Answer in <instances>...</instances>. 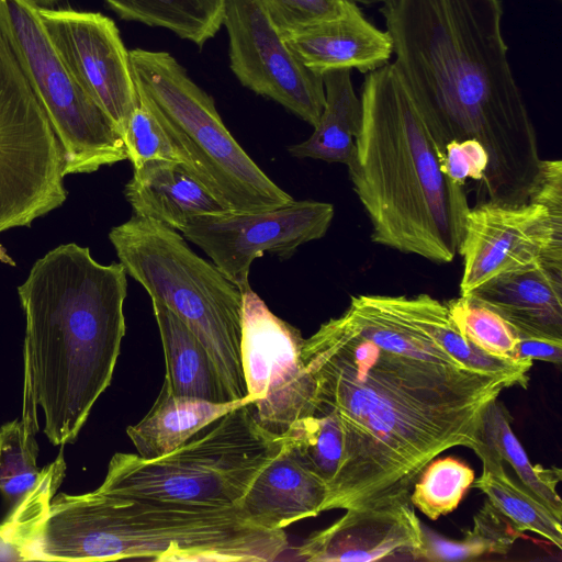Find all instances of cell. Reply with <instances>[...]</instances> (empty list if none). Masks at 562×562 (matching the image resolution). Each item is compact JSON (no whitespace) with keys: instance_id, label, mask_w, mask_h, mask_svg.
<instances>
[{"instance_id":"18","label":"cell","mask_w":562,"mask_h":562,"mask_svg":"<svg viewBox=\"0 0 562 562\" xmlns=\"http://www.w3.org/2000/svg\"><path fill=\"white\" fill-rule=\"evenodd\" d=\"M469 296L496 312L516 334L562 339V262L542 261L501 276Z\"/></svg>"},{"instance_id":"23","label":"cell","mask_w":562,"mask_h":562,"mask_svg":"<svg viewBox=\"0 0 562 562\" xmlns=\"http://www.w3.org/2000/svg\"><path fill=\"white\" fill-rule=\"evenodd\" d=\"M325 105L312 135L304 142L288 147L295 158H312L338 162L347 167L352 162L356 138L362 119L361 100L357 95L351 70L340 69L323 75Z\"/></svg>"},{"instance_id":"15","label":"cell","mask_w":562,"mask_h":562,"mask_svg":"<svg viewBox=\"0 0 562 562\" xmlns=\"http://www.w3.org/2000/svg\"><path fill=\"white\" fill-rule=\"evenodd\" d=\"M37 13L75 81L123 136L137 89L130 53L115 23L94 12L43 9Z\"/></svg>"},{"instance_id":"35","label":"cell","mask_w":562,"mask_h":562,"mask_svg":"<svg viewBox=\"0 0 562 562\" xmlns=\"http://www.w3.org/2000/svg\"><path fill=\"white\" fill-rule=\"evenodd\" d=\"M283 35L339 14L346 0H260Z\"/></svg>"},{"instance_id":"7","label":"cell","mask_w":562,"mask_h":562,"mask_svg":"<svg viewBox=\"0 0 562 562\" xmlns=\"http://www.w3.org/2000/svg\"><path fill=\"white\" fill-rule=\"evenodd\" d=\"M250 402L220 416L158 458L115 453L100 487L183 504L238 506L282 446V436L258 422Z\"/></svg>"},{"instance_id":"30","label":"cell","mask_w":562,"mask_h":562,"mask_svg":"<svg viewBox=\"0 0 562 562\" xmlns=\"http://www.w3.org/2000/svg\"><path fill=\"white\" fill-rule=\"evenodd\" d=\"M303 464L329 490L344 457V438L338 415L324 411L300 418L281 434Z\"/></svg>"},{"instance_id":"5","label":"cell","mask_w":562,"mask_h":562,"mask_svg":"<svg viewBox=\"0 0 562 562\" xmlns=\"http://www.w3.org/2000/svg\"><path fill=\"white\" fill-rule=\"evenodd\" d=\"M362 119L347 167L372 240L436 263L459 251L468 191L446 170L443 133L413 99L393 63L367 74Z\"/></svg>"},{"instance_id":"38","label":"cell","mask_w":562,"mask_h":562,"mask_svg":"<svg viewBox=\"0 0 562 562\" xmlns=\"http://www.w3.org/2000/svg\"><path fill=\"white\" fill-rule=\"evenodd\" d=\"M348 1L355 2L357 4L361 3V4L369 5V4H375V3L385 4V3L390 2L391 0H348Z\"/></svg>"},{"instance_id":"27","label":"cell","mask_w":562,"mask_h":562,"mask_svg":"<svg viewBox=\"0 0 562 562\" xmlns=\"http://www.w3.org/2000/svg\"><path fill=\"white\" fill-rule=\"evenodd\" d=\"M473 451L480 458L483 470L471 486L484 493L486 499L518 530L535 532L561 549V519L517 483L491 452L481 447Z\"/></svg>"},{"instance_id":"20","label":"cell","mask_w":562,"mask_h":562,"mask_svg":"<svg viewBox=\"0 0 562 562\" xmlns=\"http://www.w3.org/2000/svg\"><path fill=\"white\" fill-rule=\"evenodd\" d=\"M124 194L134 215L178 232L193 217L229 211L183 165L149 160L133 168Z\"/></svg>"},{"instance_id":"10","label":"cell","mask_w":562,"mask_h":562,"mask_svg":"<svg viewBox=\"0 0 562 562\" xmlns=\"http://www.w3.org/2000/svg\"><path fill=\"white\" fill-rule=\"evenodd\" d=\"M61 145L0 33V234L61 206ZM0 261H14L0 244Z\"/></svg>"},{"instance_id":"2","label":"cell","mask_w":562,"mask_h":562,"mask_svg":"<svg viewBox=\"0 0 562 562\" xmlns=\"http://www.w3.org/2000/svg\"><path fill=\"white\" fill-rule=\"evenodd\" d=\"M393 63L447 142L479 144L487 167L476 203L521 204L543 160L502 32L501 0H391L382 4Z\"/></svg>"},{"instance_id":"37","label":"cell","mask_w":562,"mask_h":562,"mask_svg":"<svg viewBox=\"0 0 562 562\" xmlns=\"http://www.w3.org/2000/svg\"><path fill=\"white\" fill-rule=\"evenodd\" d=\"M24 1L37 10L53 9L54 4L57 2V0H24Z\"/></svg>"},{"instance_id":"25","label":"cell","mask_w":562,"mask_h":562,"mask_svg":"<svg viewBox=\"0 0 562 562\" xmlns=\"http://www.w3.org/2000/svg\"><path fill=\"white\" fill-rule=\"evenodd\" d=\"M476 447L487 450L503 464L509 465L515 474L512 477L562 519V501L557 491L562 479L561 469L533 465L530 462L513 431L510 413L498 398L490 403L484 412Z\"/></svg>"},{"instance_id":"21","label":"cell","mask_w":562,"mask_h":562,"mask_svg":"<svg viewBox=\"0 0 562 562\" xmlns=\"http://www.w3.org/2000/svg\"><path fill=\"white\" fill-rule=\"evenodd\" d=\"M213 403L202 398L176 395L162 383L160 392L148 413L126 434L144 459L164 456L183 445L201 428L231 409L250 402Z\"/></svg>"},{"instance_id":"34","label":"cell","mask_w":562,"mask_h":562,"mask_svg":"<svg viewBox=\"0 0 562 562\" xmlns=\"http://www.w3.org/2000/svg\"><path fill=\"white\" fill-rule=\"evenodd\" d=\"M460 333L483 352L508 360L516 359L518 337L515 329L496 312L470 296L446 303Z\"/></svg>"},{"instance_id":"32","label":"cell","mask_w":562,"mask_h":562,"mask_svg":"<svg viewBox=\"0 0 562 562\" xmlns=\"http://www.w3.org/2000/svg\"><path fill=\"white\" fill-rule=\"evenodd\" d=\"M37 426L21 419L0 427V492L16 506L40 482Z\"/></svg>"},{"instance_id":"31","label":"cell","mask_w":562,"mask_h":562,"mask_svg":"<svg viewBox=\"0 0 562 562\" xmlns=\"http://www.w3.org/2000/svg\"><path fill=\"white\" fill-rule=\"evenodd\" d=\"M136 89V104L123 133L127 159L133 168L149 160H168L183 165L193 173L187 154L171 134L156 104L137 83Z\"/></svg>"},{"instance_id":"33","label":"cell","mask_w":562,"mask_h":562,"mask_svg":"<svg viewBox=\"0 0 562 562\" xmlns=\"http://www.w3.org/2000/svg\"><path fill=\"white\" fill-rule=\"evenodd\" d=\"M474 471L454 458L431 460L412 487L409 501L431 520L453 512L474 481Z\"/></svg>"},{"instance_id":"28","label":"cell","mask_w":562,"mask_h":562,"mask_svg":"<svg viewBox=\"0 0 562 562\" xmlns=\"http://www.w3.org/2000/svg\"><path fill=\"white\" fill-rule=\"evenodd\" d=\"M226 0H105L122 19L164 27L203 46L223 25Z\"/></svg>"},{"instance_id":"8","label":"cell","mask_w":562,"mask_h":562,"mask_svg":"<svg viewBox=\"0 0 562 562\" xmlns=\"http://www.w3.org/2000/svg\"><path fill=\"white\" fill-rule=\"evenodd\" d=\"M128 53L135 82L156 104L187 154L193 175L223 206L258 212L294 201L236 142L213 98L172 55L143 48Z\"/></svg>"},{"instance_id":"16","label":"cell","mask_w":562,"mask_h":562,"mask_svg":"<svg viewBox=\"0 0 562 562\" xmlns=\"http://www.w3.org/2000/svg\"><path fill=\"white\" fill-rule=\"evenodd\" d=\"M423 528L409 499L346 509L328 527L310 535L295 550L310 562H371L415 553Z\"/></svg>"},{"instance_id":"11","label":"cell","mask_w":562,"mask_h":562,"mask_svg":"<svg viewBox=\"0 0 562 562\" xmlns=\"http://www.w3.org/2000/svg\"><path fill=\"white\" fill-rule=\"evenodd\" d=\"M299 329L274 315L251 289L243 292L241 362L250 405L268 430L283 434L316 414L315 386Z\"/></svg>"},{"instance_id":"1","label":"cell","mask_w":562,"mask_h":562,"mask_svg":"<svg viewBox=\"0 0 562 562\" xmlns=\"http://www.w3.org/2000/svg\"><path fill=\"white\" fill-rule=\"evenodd\" d=\"M316 414L335 411L344 457L324 512L409 499L425 467L441 452L473 449L484 412L516 375L426 361L386 351L340 315L302 342Z\"/></svg>"},{"instance_id":"29","label":"cell","mask_w":562,"mask_h":562,"mask_svg":"<svg viewBox=\"0 0 562 562\" xmlns=\"http://www.w3.org/2000/svg\"><path fill=\"white\" fill-rule=\"evenodd\" d=\"M423 544L414 560L464 561L487 554H507L524 532L488 499L473 518V527L461 539H446L422 524Z\"/></svg>"},{"instance_id":"6","label":"cell","mask_w":562,"mask_h":562,"mask_svg":"<svg viewBox=\"0 0 562 562\" xmlns=\"http://www.w3.org/2000/svg\"><path fill=\"white\" fill-rule=\"evenodd\" d=\"M109 239L126 273L172 311L205 347L231 401L248 397L241 362L243 292L178 231L133 215Z\"/></svg>"},{"instance_id":"19","label":"cell","mask_w":562,"mask_h":562,"mask_svg":"<svg viewBox=\"0 0 562 562\" xmlns=\"http://www.w3.org/2000/svg\"><path fill=\"white\" fill-rule=\"evenodd\" d=\"M326 484L283 441L280 451L252 482L238 507L254 524L283 529L324 512Z\"/></svg>"},{"instance_id":"14","label":"cell","mask_w":562,"mask_h":562,"mask_svg":"<svg viewBox=\"0 0 562 562\" xmlns=\"http://www.w3.org/2000/svg\"><path fill=\"white\" fill-rule=\"evenodd\" d=\"M458 254L463 260L461 296L535 263L562 262V211L532 200L476 204L467 215Z\"/></svg>"},{"instance_id":"24","label":"cell","mask_w":562,"mask_h":562,"mask_svg":"<svg viewBox=\"0 0 562 562\" xmlns=\"http://www.w3.org/2000/svg\"><path fill=\"white\" fill-rule=\"evenodd\" d=\"M383 299L396 315L464 367L487 373L516 375L529 381L532 361L508 360L483 352L460 333L446 303L428 294L411 297L383 295Z\"/></svg>"},{"instance_id":"12","label":"cell","mask_w":562,"mask_h":562,"mask_svg":"<svg viewBox=\"0 0 562 562\" xmlns=\"http://www.w3.org/2000/svg\"><path fill=\"white\" fill-rule=\"evenodd\" d=\"M335 214L327 202L302 200L258 212L224 211L191 218L182 236L200 247L241 292L250 288L255 259L265 254L289 259L327 233Z\"/></svg>"},{"instance_id":"9","label":"cell","mask_w":562,"mask_h":562,"mask_svg":"<svg viewBox=\"0 0 562 562\" xmlns=\"http://www.w3.org/2000/svg\"><path fill=\"white\" fill-rule=\"evenodd\" d=\"M0 33L61 145L65 176L127 159L122 134L75 81L37 9L24 0H0Z\"/></svg>"},{"instance_id":"36","label":"cell","mask_w":562,"mask_h":562,"mask_svg":"<svg viewBox=\"0 0 562 562\" xmlns=\"http://www.w3.org/2000/svg\"><path fill=\"white\" fill-rule=\"evenodd\" d=\"M516 359L540 360L560 366L562 362V339L544 336L516 334Z\"/></svg>"},{"instance_id":"3","label":"cell","mask_w":562,"mask_h":562,"mask_svg":"<svg viewBox=\"0 0 562 562\" xmlns=\"http://www.w3.org/2000/svg\"><path fill=\"white\" fill-rule=\"evenodd\" d=\"M65 473L54 461L0 525V541L24 561L270 562L283 529L250 521L238 506L192 505L111 492L52 497Z\"/></svg>"},{"instance_id":"26","label":"cell","mask_w":562,"mask_h":562,"mask_svg":"<svg viewBox=\"0 0 562 562\" xmlns=\"http://www.w3.org/2000/svg\"><path fill=\"white\" fill-rule=\"evenodd\" d=\"M341 316L357 334L386 351L441 364L464 367L396 315L386 305L383 295L351 296L350 304Z\"/></svg>"},{"instance_id":"17","label":"cell","mask_w":562,"mask_h":562,"mask_svg":"<svg viewBox=\"0 0 562 562\" xmlns=\"http://www.w3.org/2000/svg\"><path fill=\"white\" fill-rule=\"evenodd\" d=\"M294 55L323 76L333 70L370 72L389 64L391 36L369 22L357 3L346 0L336 16L283 34Z\"/></svg>"},{"instance_id":"22","label":"cell","mask_w":562,"mask_h":562,"mask_svg":"<svg viewBox=\"0 0 562 562\" xmlns=\"http://www.w3.org/2000/svg\"><path fill=\"white\" fill-rule=\"evenodd\" d=\"M166 360L164 384L176 395L213 403L231 401L200 339L167 306L151 300Z\"/></svg>"},{"instance_id":"13","label":"cell","mask_w":562,"mask_h":562,"mask_svg":"<svg viewBox=\"0 0 562 562\" xmlns=\"http://www.w3.org/2000/svg\"><path fill=\"white\" fill-rule=\"evenodd\" d=\"M223 24L238 81L315 127L325 105L323 76L290 49L260 0H226Z\"/></svg>"},{"instance_id":"4","label":"cell","mask_w":562,"mask_h":562,"mask_svg":"<svg viewBox=\"0 0 562 562\" xmlns=\"http://www.w3.org/2000/svg\"><path fill=\"white\" fill-rule=\"evenodd\" d=\"M25 316L22 418L54 446L72 443L110 385L126 324L127 273L88 247L64 244L40 258L18 288Z\"/></svg>"}]
</instances>
